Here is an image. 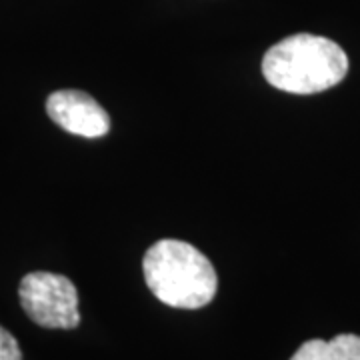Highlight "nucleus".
Masks as SVG:
<instances>
[{"instance_id": "obj_3", "label": "nucleus", "mask_w": 360, "mask_h": 360, "mask_svg": "<svg viewBox=\"0 0 360 360\" xmlns=\"http://www.w3.org/2000/svg\"><path fill=\"white\" fill-rule=\"evenodd\" d=\"M20 304L28 319L42 328H77L80 322L77 286L54 272H30L20 281Z\"/></svg>"}, {"instance_id": "obj_1", "label": "nucleus", "mask_w": 360, "mask_h": 360, "mask_svg": "<svg viewBox=\"0 0 360 360\" xmlns=\"http://www.w3.org/2000/svg\"><path fill=\"white\" fill-rule=\"evenodd\" d=\"M348 72V56L335 40L292 34L274 44L262 58L270 86L290 94H316L333 89Z\"/></svg>"}, {"instance_id": "obj_5", "label": "nucleus", "mask_w": 360, "mask_h": 360, "mask_svg": "<svg viewBox=\"0 0 360 360\" xmlns=\"http://www.w3.org/2000/svg\"><path fill=\"white\" fill-rule=\"evenodd\" d=\"M290 360H360V336L338 335L333 340H309Z\"/></svg>"}, {"instance_id": "obj_2", "label": "nucleus", "mask_w": 360, "mask_h": 360, "mask_svg": "<svg viewBox=\"0 0 360 360\" xmlns=\"http://www.w3.org/2000/svg\"><path fill=\"white\" fill-rule=\"evenodd\" d=\"M150 292L167 307L196 310L212 302L219 276L212 262L193 245L165 238L150 246L142 260Z\"/></svg>"}, {"instance_id": "obj_4", "label": "nucleus", "mask_w": 360, "mask_h": 360, "mask_svg": "<svg viewBox=\"0 0 360 360\" xmlns=\"http://www.w3.org/2000/svg\"><path fill=\"white\" fill-rule=\"evenodd\" d=\"M46 112L54 124L77 136L101 139L110 130L108 112L82 90L52 92L46 101Z\"/></svg>"}, {"instance_id": "obj_6", "label": "nucleus", "mask_w": 360, "mask_h": 360, "mask_svg": "<svg viewBox=\"0 0 360 360\" xmlns=\"http://www.w3.org/2000/svg\"><path fill=\"white\" fill-rule=\"evenodd\" d=\"M0 360H22V352L16 338L2 326H0Z\"/></svg>"}]
</instances>
